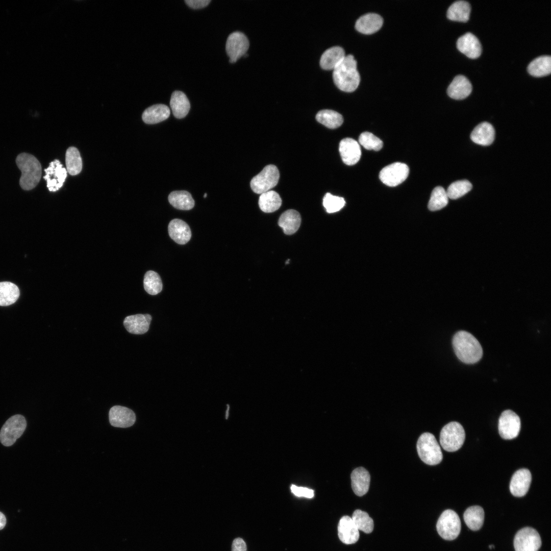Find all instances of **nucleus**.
<instances>
[{"instance_id": "f257e3e1", "label": "nucleus", "mask_w": 551, "mask_h": 551, "mask_svg": "<svg viewBox=\"0 0 551 551\" xmlns=\"http://www.w3.org/2000/svg\"><path fill=\"white\" fill-rule=\"evenodd\" d=\"M357 66V63L354 56L348 55H345L342 61L333 69V80L340 90L351 92L358 88L360 77Z\"/></svg>"}, {"instance_id": "f03ea898", "label": "nucleus", "mask_w": 551, "mask_h": 551, "mask_svg": "<svg viewBox=\"0 0 551 551\" xmlns=\"http://www.w3.org/2000/svg\"><path fill=\"white\" fill-rule=\"evenodd\" d=\"M453 346L457 357L466 364H473L482 357L483 349L478 340L470 333L460 331L453 338Z\"/></svg>"}, {"instance_id": "7ed1b4c3", "label": "nucleus", "mask_w": 551, "mask_h": 551, "mask_svg": "<svg viewBox=\"0 0 551 551\" xmlns=\"http://www.w3.org/2000/svg\"><path fill=\"white\" fill-rule=\"evenodd\" d=\"M16 165L21 172L19 185L24 190H30L38 184L41 176V166L33 155L23 153L16 158Z\"/></svg>"}, {"instance_id": "20e7f679", "label": "nucleus", "mask_w": 551, "mask_h": 551, "mask_svg": "<svg viewBox=\"0 0 551 551\" xmlns=\"http://www.w3.org/2000/svg\"><path fill=\"white\" fill-rule=\"evenodd\" d=\"M416 447L419 457L424 463L435 465L441 462L443 455L441 448L432 434H422L417 440Z\"/></svg>"}, {"instance_id": "39448f33", "label": "nucleus", "mask_w": 551, "mask_h": 551, "mask_svg": "<svg viewBox=\"0 0 551 551\" xmlns=\"http://www.w3.org/2000/svg\"><path fill=\"white\" fill-rule=\"evenodd\" d=\"M465 433L462 425L456 421L450 422L442 429L440 443L442 447L449 452L460 449L464 443Z\"/></svg>"}, {"instance_id": "423d86ee", "label": "nucleus", "mask_w": 551, "mask_h": 551, "mask_svg": "<svg viewBox=\"0 0 551 551\" xmlns=\"http://www.w3.org/2000/svg\"><path fill=\"white\" fill-rule=\"evenodd\" d=\"M439 535L444 539L452 540L456 539L461 531V521L458 515L452 510L444 511L436 524Z\"/></svg>"}, {"instance_id": "0eeeda50", "label": "nucleus", "mask_w": 551, "mask_h": 551, "mask_svg": "<svg viewBox=\"0 0 551 551\" xmlns=\"http://www.w3.org/2000/svg\"><path fill=\"white\" fill-rule=\"evenodd\" d=\"M27 427L24 417L21 415H15L9 418L3 425L0 431V441L6 446L13 445L19 438Z\"/></svg>"}, {"instance_id": "6e6552de", "label": "nucleus", "mask_w": 551, "mask_h": 551, "mask_svg": "<svg viewBox=\"0 0 551 551\" xmlns=\"http://www.w3.org/2000/svg\"><path fill=\"white\" fill-rule=\"evenodd\" d=\"M279 178L280 173L277 167L273 165H267L252 179L251 187L254 192L262 194L276 186Z\"/></svg>"}, {"instance_id": "1a4fd4ad", "label": "nucleus", "mask_w": 551, "mask_h": 551, "mask_svg": "<svg viewBox=\"0 0 551 551\" xmlns=\"http://www.w3.org/2000/svg\"><path fill=\"white\" fill-rule=\"evenodd\" d=\"M541 546L538 532L531 527H525L516 534L514 539L515 551H538Z\"/></svg>"}, {"instance_id": "9d476101", "label": "nucleus", "mask_w": 551, "mask_h": 551, "mask_svg": "<svg viewBox=\"0 0 551 551\" xmlns=\"http://www.w3.org/2000/svg\"><path fill=\"white\" fill-rule=\"evenodd\" d=\"M409 173V168L406 164L395 162L384 167L379 173V178L387 186L394 187L403 183Z\"/></svg>"}, {"instance_id": "9b49d317", "label": "nucleus", "mask_w": 551, "mask_h": 551, "mask_svg": "<svg viewBox=\"0 0 551 551\" xmlns=\"http://www.w3.org/2000/svg\"><path fill=\"white\" fill-rule=\"evenodd\" d=\"M521 427L519 417L511 410L503 411L498 420V432L504 439H512L519 434Z\"/></svg>"}, {"instance_id": "f8f14e48", "label": "nucleus", "mask_w": 551, "mask_h": 551, "mask_svg": "<svg viewBox=\"0 0 551 551\" xmlns=\"http://www.w3.org/2000/svg\"><path fill=\"white\" fill-rule=\"evenodd\" d=\"M249 46V41L244 34L236 31L231 33L227 40L226 50L230 57L229 62L235 63L245 55Z\"/></svg>"}, {"instance_id": "ddd939ff", "label": "nucleus", "mask_w": 551, "mask_h": 551, "mask_svg": "<svg viewBox=\"0 0 551 551\" xmlns=\"http://www.w3.org/2000/svg\"><path fill=\"white\" fill-rule=\"evenodd\" d=\"M44 171L43 178L46 181L47 187L50 191H57L62 187L67 171L59 160L56 159L51 162Z\"/></svg>"}, {"instance_id": "4468645a", "label": "nucleus", "mask_w": 551, "mask_h": 551, "mask_svg": "<svg viewBox=\"0 0 551 551\" xmlns=\"http://www.w3.org/2000/svg\"><path fill=\"white\" fill-rule=\"evenodd\" d=\"M110 424L117 428H126L132 426L136 420L135 413L130 409L121 406L112 407L109 412Z\"/></svg>"}, {"instance_id": "2eb2a0df", "label": "nucleus", "mask_w": 551, "mask_h": 551, "mask_svg": "<svg viewBox=\"0 0 551 551\" xmlns=\"http://www.w3.org/2000/svg\"><path fill=\"white\" fill-rule=\"evenodd\" d=\"M531 481L532 475L529 469L522 468L517 470L512 475L510 481L511 493L516 497L525 495L530 488Z\"/></svg>"}, {"instance_id": "dca6fc26", "label": "nucleus", "mask_w": 551, "mask_h": 551, "mask_svg": "<svg viewBox=\"0 0 551 551\" xmlns=\"http://www.w3.org/2000/svg\"><path fill=\"white\" fill-rule=\"evenodd\" d=\"M339 151L342 161L347 165H353L360 160L361 151L359 143L350 138L341 140Z\"/></svg>"}, {"instance_id": "f3484780", "label": "nucleus", "mask_w": 551, "mask_h": 551, "mask_svg": "<svg viewBox=\"0 0 551 551\" xmlns=\"http://www.w3.org/2000/svg\"><path fill=\"white\" fill-rule=\"evenodd\" d=\"M457 47L462 53L471 59L478 58L482 53V46L477 37L468 32L459 37Z\"/></svg>"}, {"instance_id": "a211bd4d", "label": "nucleus", "mask_w": 551, "mask_h": 551, "mask_svg": "<svg viewBox=\"0 0 551 551\" xmlns=\"http://www.w3.org/2000/svg\"><path fill=\"white\" fill-rule=\"evenodd\" d=\"M151 320L152 316L148 314H137L127 316L123 323L129 333L140 335L148 331Z\"/></svg>"}, {"instance_id": "6ab92c4d", "label": "nucleus", "mask_w": 551, "mask_h": 551, "mask_svg": "<svg viewBox=\"0 0 551 551\" xmlns=\"http://www.w3.org/2000/svg\"><path fill=\"white\" fill-rule=\"evenodd\" d=\"M338 535L342 542L346 544L356 543L359 538V531L348 516L341 518L338 525Z\"/></svg>"}, {"instance_id": "aec40b11", "label": "nucleus", "mask_w": 551, "mask_h": 551, "mask_svg": "<svg viewBox=\"0 0 551 551\" xmlns=\"http://www.w3.org/2000/svg\"><path fill=\"white\" fill-rule=\"evenodd\" d=\"M471 91L472 85L468 79L463 75H458L448 87L447 92L451 98L459 100L467 97Z\"/></svg>"}, {"instance_id": "412c9836", "label": "nucleus", "mask_w": 551, "mask_h": 551, "mask_svg": "<svg viewBox=\"0 0 551 551\" xmlns=\"http://www.w3.org/2000/svg\"><path fill=\"white\" fill-rule=\"evenodd\" d=\"M168 231L170 237L179 244L187 243L191 237L189 226L180 219H174L170 221Z\"/></svg>"}, {"instance_id": "4be33fe9", "label": "nucleus", "mask_w": 551, "mask_h": 551, "mask_svg": "<svg viewBox=\"0 0 551 551\" xmlns=\"http://www.w3.org/2000/svg\"><path fill=\"white\" fill-rule=\"evenodd\" d=\"M352 487L354 492L359 496L365 495L368 491L370 476L369 472L364 467L355 469L351 475Z\"/></svg>"}, {"instance_id": "5701e85b", "label": "nucleus", "mask_w": 551, "mask_h": 551, "mask_svg": "<svg viewBox=\"0 0 551 551\" xmlns=\"http://www.w3.org/2000/svg\"><path fill=\"white\" fill-rule=\"evenodd\" d=\"M383 23L382 17L375 13H368L361 16L356 21V30L364 34L375 33L382 27Z\"/></svg>"}, {"instance_id": "b1692460", "label": "nucleus", "mask_w": 551, "mask_h": 551, "mask_svg": "<svg viewBox=\"0 0 551 551\" xmlns=\"http://www.w3.org/2000/svg\"><path fill=\"white\" fill-rule=\"evenodd\" d=\"M495 131L488 122H483L477 126L470 135L471 140L479 145H489L493 142Z\"/></svg>"}, {"instance_id": "393cba45", "label": "nucleus", "mask_w": 551, "mask_h": 551, "mask_svg": "<svg viewBox=\"0 0 551 551\" xmlns=\"http://www.w3.org/2000/svg\"><path fill=\"white\" fill-rule=\"evenodd\" d=\"M345 56L344 49L335 46L327 49L320 59V65L325 70H333Z\"/></svg>"}, {"instance_id": "a878e982", "label": "nucleus", "mask_w": 551, "mask_h": 551, "mask_svg": "<svg viewBox=\"0 0 551 551\" xmlns=\"http://www.w3.org/2000/svg\"><path fill=\"white\" fill-rule=\"evenodd\" d=\"M170 111L163 104H156L146 109L142 113L143 121L147 124H155L168 118Z\"/></svg>"}, {"instance_id": "bb28decb", "label": "nucleus", "mask_w": 551, "mask_h": 551, "mask_svg": "<svg viewBox=\"0 0 551 551\" xmlns=\"http://www.w3.org/2000/svg\"><path fill=\"white\" fill-rule=\"evenodd\" d=\"M301 217L296 210L290 209L284 212L280 217L278 224L286 235H292L299 229Z\"/></svg>"}, {"instance_id": "cd10ccee", "label": "nucleus", "mask_w": 551, "mask_h": 551, "mask_svg": "<svg viewBox=\"0 0 551 551\" xmlns=\"http://www.w3.org/2000/svg\"><path fill=\"white\" fill-rule=\"evenodd\" d=\"M170 106L173 115L177 118L185 117L190 108V104L186 94L178 90L172 93Z\"/></svg>"}, {"instance_id": "c85d7f7f", "label": "nucleus", "mask_w": 551, "mask_h": 551, "mask_svg": "<svg viewBox=\"0 0 551 551\" xmlns=\"http://www.w3.org/2000/svg\"><path fill=\"white\" fill-rule=\"evenodd\" d=\"M470 10V5L467 2L456 1L448 8L447 17L453 21L466 22L469 19Z\"/></svg>"}, {"instance_id": "c756f323", "label": "nucleus", "mask_w": 551, "mask_h": 551, "mask_svg": "<svg viewBox=\"0 0 551 551\" xmlns=\"http://www.w3.org/2000/svg\"><path fill=\"white\" fill-rule=\"evenodd\" d=\"M464 521L467 526L472 531H478L483 525L484 520V511L479 506L468 508L463 515Z\"/></svg>"}, {"instance_id": "7c9ffc66", "label": "nucleus", "mask_w": 551, "mask_h": 551, "mask_svg": "<svg viewBox=\"0 0 551 551\" xmlns=\"http://www.w3.org/2000/svg\"><path fill=\"white\" fill-rule=\"evenodd\" d=\"M169 203L175 208L189 210L194 206V201L191 194L186 191H174L168 197Z\"/></svg>"}, {"instance_id": "2f4dec72", "label": "nucleus", "mask_w": 551, "mask_h": 551, "mask_svg": "<svg viewBox=\"0 0 551 551\" xmlns=\"http://www.w3.org/2000/svg\"><path fill=\"white\" fill-rule=\"evenodd\" d=\"M528 71L532 76L540 77L546 76L551 72V57L542 56L533 60L528 66Z\"/></svg>"}, {"instance_id": "473e14b6", "label": "nucleus", "mask_w": 551, "mask_h": 551, "mask_svg": "<svg viewBox=\"0 0 551 551\" xmlns=\"http://www.w3.org/2000/svg\"><path fill=\"white\" fill-rule=\"evenodd\" d=\"M282 199L274 191L269 190L261 194L259 199L260 209L265 213L276 211L281 207Z\"/></svg>"}, {"instance_id": "72a5a7b5", "label": "nucleus", "mask_w": 551, "mask_h": 551, "mask_svg": "<svg viewBox=\"0 0 551 551\" xmlns=\"http://www.w3.org/2000/svg\"><path fill=\"white\" fill-rule=\"evenodd\" d=\"M18 287L10 282H0V306H7L14 304L18 298Z\"/></svg>"}, {"instance_id": "f704fd0d", "label": "nucleus", "mask_w": 551, "mask_h": 551, "mask_svg": "<svg viewBox=\"0 0 551 551\" xmlns=\"http://www.w3.org/2000/svg\"><path fill=\"white\" fill-rule=\"evenodd\" d=\"M316 119L319 123L332 129L338 128L343 121V117L340 113L328 109L319 111L316 115Z\"/></svg>"}, {"instance_id": "c9c22d12", "label": "nucleus", "mask_w": 551, "mask_h": 551, "mask_svg": "<svg viewBox=\"0 0 551 551\" xmlns=\"http://www.w3.org/2000/svg\"><path fill=\"white\" fill-rule=\"evenodd\" d=\"M65 163L67 171L71 176L78 174L82 169V160L79 150L69 147L66 151Z\"/></svg>"}, {"instance_id": "e433bc0d", "label": "nucleus", "mask_w": 551, "mask_h": 551, "mask_svg": "<svg viewBox=\"0 0 551 551\" xmlns=\"http://www.w3.org/2000/svg\"><path fill=\"white\" fill-rule=\"evenodd\" d=\"M143 286L145 290L151 295H156L162 290L161 279L158 273L153 270L147 271L144 277Z\"/></svg>"}, {"instance_id": "4c0bfd02", "label": "nucleus", "mask_w": 551, "mask_h": 551, "mask_svg": "<svg viewBox=\"0 0 551 551\" xmlns=\"http://www.w3.org/2000/svg\"><path fill=\"white\" fill-rule=\"evenodd\" d=\"M448 200L446 191L443 187L437 186L432 192L428 203V208L432 211L440 210L447 205Z\"/></svg>"}, {"instance_id": "58836bf2", "label": "nucleus", "mask_w": 551, "mask_h": 551, "mask_svg": "<svg viewBox=\"0 0 551 551\" xmlns=\"http://www.w3.org/2000/svg\"><path fill=\"white\" fill-rule=\"evenodd\" d=\"M352 519L359 531L367 534L370 533L373 531V521L366 512L359 509L356 510L352 515Z\"/></svg>"}, {"instance_id": "ea45409f", "label": "nucleus", "mask_w": 551, "mask_h": 551, "mask_svg": "<svg viewBox=\"0 0 551 551\" xmlns=\"http://www.w3.org/2000/svg\"><path fill=\"white\" fill-rule=\"evenodd\" d=\"M471 188L472 185L469 181L459 180L452 183L446 192L448 198L456 199L466 194Z\"/></svg>"}, {"instance_id": "a19ab883", "label": "nucleus", "mask_w": 551, "mask_h": 551, "mask_svg": "<svg viewBox=\"0 0 551 551\" xmlns=\"http://www.w3.org/2000/svg\"><path fill=\"white\" fill-rule=\"evenodd\" d=\"M359 142L368 150L378 151L380 150L383 145V142L380 138L367 132L361 134L359 137Z\"/></svg>"}, {"instance_id": "79ce46f5", "label": "nucleus", "mask_w": 551, "mask_h": 551, "mask_svg": "<svg viewBox=\"0 0 551 551\" xmlns=\"http://www.w3.org/2000/svg\"><path fill=\"white\" fill-rule=\"evenodd\" d=\"M344 198L327 193L323 198V206L329 213L339 211L345 205Z\"/></svg>"}, {"instance_id": "37998d69", "label": "nucleus", "mask_w": 551, "mask_h": 551, "mask_svg": "<svg viewBox=\"0 0 551 551\" xmlns=\"http://www.w3.org/2000/svg\"><path fill=\"white\" fill-rule=\"evenodd\" d=\"M290 489L293 494L297 497L311 498L314 495V491L308 488L297 487L294 485H292Z\"/></svg>"}, {"instance_id": "c03bdc74", "label": "nucleus", "mask_w": 551, "mask_h": 551, "mask_svg": "<svg viewBox=\"0 0 551 551\" xmlns=\"http://www.w3.org/2000/svg\"><path fill=\"white\" fill-rule=\"evenodd\" d=\"M185 2L193 9H199L206 7L211 0H185Z\"/></svg>"}, {"instance_id": "a18cd8bd", "label": "nucleus", "mask_w": 551, "mask_h": 551, "mask_svg": "<svg viewBox=\"0 0 551 551\" xmlns=\"http://www.w3.org/2000/svg\"><path fill=\"white\" fill-rule=\"evenodd\" d=\"M232 551H247L245 541L241 538H235L232 544Z\"/></svg>"}, {"instance_id": "49530a36", "label": "nucleus", "mask_w": 551, "mask_h": 551, "mask_svg": "<svg viewBox=\"0 0 551 551\" xmlns=\"http://www.w3.org/2000/svg\"><path fill=\"white\" fill-rule=\"evenodd\" d=\"M6 524V518L4 514L0 512V530H2Z\"/></svg>"}, {"instance_id": "de8ad7c7", "label": "nucleus", "mask_w": 551, "mask_h": 551, "mask_svg": "<svg viewBox=\"0 0 551 551\" xmlns=\"http://www.w3.org/2000/svg\"><path fill=\"white\" fill-rule=\"evenodd\" d=\"M227 407H228V408H227V410L226 411V419H227L228 417V416H229V415H228L229 412H229V406L228 405H227Z\"/></svg>"}, {"instance_id": "09e8293b", "label": "nucleus", "mask_w": 551, "mask_h": 551, "mask_svg": "<svg viewBox=\"0 0 551 551\" xmlns=\"http://www.w3.org/2000/svg\"><path fill=\"white\" fill-rule=\"evenodd\" d=\"M489 548L491 549L492 548H494V546L493 545H489Z\"/></svg>"}, {"instance_id": "8fccbe9b", "label": "nucleus", "mask_w": 551, "mask_h": 551, "mask_svg": "<svg viewBox=\"0 0 551 551\" xmlns=\"http://www.w3.org/2000/svg\"><path fill=\"white\" fill-rule=\"evenodd\" d=\"M207 193H205V194H204V198H206V197H207Z\"/></svg>"}]
</instances>
